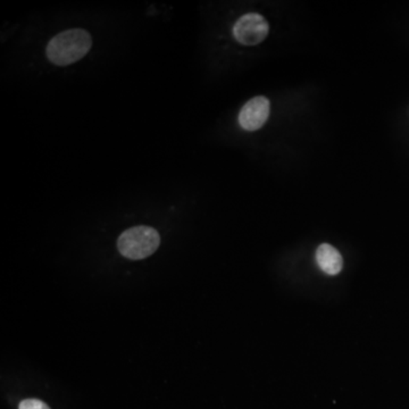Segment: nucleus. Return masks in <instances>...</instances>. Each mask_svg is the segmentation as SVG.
I'll list each match as a JSON object with an SVG mask.
<instances>
[{
	"instance_id": "2",
	"label": "nucleus",
	"mask_w": 409,
	"mask_h": 409,
	"mask_svg": "<svg viewBox=\"0 0 409 409\" xmlns=\"http://www.w3.org/2000/svg\"><path fill=\"white\" fill-rule=\"evenodd\" d=\"M160 233L151 226H134L124 231L118 240L120 253L129 259L147 258L160 247Z\"/></svg>"
},
{
	"instance_id": "5",
	"label": "nucleus",
	"mask_w": 409,
	"mask_h": 409,
	"mask_svg": "<svg viewBox=\"0 0 409 409\" xmlns=\"http://www.w3.org/2000/svg\"><path fill=\"white\" fill-rule=\"evenodd\" d=\"M316 262L319 268L328 275H335L342 270V257L331 244H323L316 250Z\"/></svg>"
},
{
	"instance_id": "4",
	"label": "nucleus",
	"mask_w": 409,
	"mask_h": 409,
	"mask_svg": "<svg viewBox=\"0 0 409 409\" xmlns=\"http://www.w3.org/2000/svg\"><path fill=\"white\" fill-rule=\"evenodd\" d=\"M270 100L264 96L255 97L242 107L239 114V124L249 132L257 131L266 123L270 116Z\"/></svg>"
},
{
	"instance_id": "1",
	"label": "nucleus",
	"mask_w": 409,
	"mask_h": 409,
	"mask_svg": "<svg viewBox=\"0 0 409 409\" xmlns=\"http://www.w3.org/2000/svg\"><path fill=\"white\" fill-rule=\"evenodd\" d=\"M92 40L87 31L81 29L64 31L49 41L46 54L51 63L67 67L85 57L90 50Z\"/></svg>"
},
{
	"instance_id": "6",
	"label": "nucleus",
	"mask_w": 409,
	"mask_h": 409,
	"mask_svg": "<svg viewBox=\"0 0 409 409\" xmlns=\"http://www.w3.org/2000/svg\"><path fill=\"white\" fill-rule=\"evenodd\" d=\"M18 409H50L47 403L38 399H25L20 403Z\"/></svg>"
},
{
	"instance_id": "3",
	"label": "nucleus",
	"mask_w": 409,
	"mask_h": 409,
	"mask_svg": "<svg viewBox=\"0 0 409 409\" xmlns=\"http://www.w3.org/2000/svg\"><path fill=\"white\" fill-rule=\"evenodd\" d=\"M232 32L241 45H258L268 36L270 25L261 14L248 13L235 22Z\"/></svg>"
}]
</instances>
